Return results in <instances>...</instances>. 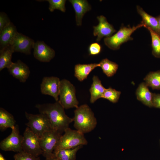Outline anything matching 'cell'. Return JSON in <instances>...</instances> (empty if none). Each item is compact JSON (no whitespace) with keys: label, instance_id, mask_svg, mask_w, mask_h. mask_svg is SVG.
Returning a JSON list of instances; mask_svg holds the SVG:
<instances>
[{"label":"cell","instance_id":"6da1fadb","mask_svg":"<svg viewBox=\"0 0 160 160\" xmlns=\"http://www.w3.org/2000/svg\"><path fill=\"white\" fill-rule=\"evenodd\" d=\"M35 107L40 113L47 116L52 129L62 134L69 128V124L73 121V118L66 114L64 108L58 101L53 103L37 104Z\"/></svg>","mask_w":160,"mask_h":160},{"label":"cell","instance_id":"7a4b0ae2","mask_svg":"<svg viewBox=\"0 0 160 160\" xmlns=\"http://www.w3.org/2000/svg\"><path fill=\"white\" fill-rule=\"evenodd\" d=\"M74 113V126L76 130L84 134L91 132L96 127V119L87 105L79 106L76 108Z\"/></svg>","mask_w":160,"mask_h":160},{"label":"cell","instance_id":"3957f363","mask_svg":"<svg viewBox=\"0 0 160 160\" xmlns=\"http://www.w3.org/2000/svg\"><path fill=\"white\" fill-rule=\"evenodd\" d=\"M64 132L55 147L54 151V154L61 150L73 148L87 144V141L84 134L77 130H73L68 128Z\"/></svg>","mask_w":160,"mask_h":160},{"label":"cell","instance_id":"277c9868","mask_svg":"<svg viewBox=\"0 0 160 160\" xmlns=\"http://www.w3.org/2000/svg\"><path fill=\"white\" fill-rule=\"evenodd\" d=\"M144 27V25L140 23L132 27L121 26L115 34L110 37H105L104 39L105 44L110 49L114 50L119 49L123 43L133 40L131 37L132 34L137 29Z\"/></svg>","mask_w":160,"mask_h":160},{"label":"cell","instance_id":"5b68a950","mask_svg":"<svg viewBox=\"0 0 160 160\" xmlns=\"http://www.w3.org/2000/svg\"><path fill=\"white\" fill-rule=\"evenodd\" d=\"M58 101L64 109L76 108L79 107L75 87L67 79L60 80Z\"/></svg>","mask_w":160,"mask_h":160},{"label":"cell","instance_id":"8992f818","mask_svg":"<svg viewBox=\"0 0 160 160\" xmlns=\"http://www.w3.org/2000/svg\"><path fill=\"white\" fill-rule=\"evenodd\" d=\"M62 134L58 131L52 129L44 132L39 137V145L42 155L46 160L55 157L54 151Z\"/></svg>","mask_w":160,"mask_h":160},{"label":"cell","instance_id":"52a82bcc","mask_svg":"<svg viewBox=\"0 0 160 160\" xmlns=\"http://www.w3.org/2000/svg\"><path fill=\"white\" fill-rule=\"evenodd\" d=\"M28 122L26 124L39 137L45 132L52 129L49 120L44 114H33L25 112Z\"/></svg>","mask_w":160,"mask_h":160},{"label":"cell","instance_id":"ba28073f","mask_svg":"<svg viewBox=\"0 0 160 160\" xmlns=\"http://www.w3.org/2000/svg\"><path fill=\"white\" fill-rule=\"evenodd\" d=\"M22 149L24 151L36 157H39L43 153L39 145V137L28 127L23 134Z\"/></svg>","mask_w":160,"mask_h":160},{"label":"cell","instance_id":"9c48e42d","mask_svg":"<svg viewBox=\"0 0 160 160\" xmlns=\"http://www.w3.org/2000/svg\"><path fill=\"white\" fill-rule=\"evenodd\" d=\"M11 134L0 143V148L4 151L19 152L22 151L23 136L20 134L18 125L16 124L12 129Z\"/></svg>","mask_w":160,"mask_h":160},{"label":"cell","instance_id":"30bf717a","mask_svg":"<svg viewBox=\"0 0 160 160\" xmlns=\"http://www.w3.org/2000/svg\"><path fill=\"white\" fill-rule=\"evenodd\" d=\"M60 80L56 77H44L40 85L42 94L53 97L56 101L59 99Z\"/></svg>","mask_w":160,"mask_h":160},{"label":"cell","instance_id":"8fae6325","mask_svg":"<svg viewBox=\"0 0 160 160\" xmlns=\"http://www.w3.org/2000/svg\"><path fill=\"white\" fill-rule=\"evenodd\" d=\"M35 42L28 37L18 32L10 45L14 52H20L29 55L33 48Z\"/></svg>","mask_w":160,"mask_h":160},{"label":"cell","instance_id":"7c38bea8","mask_svg":"<svg viewBox=\"0 0 160 160\" xmlns=\"http://www.w3.org/2000/svg\"><path fill=\"white\" fill-rule=\"evenodd\" d=\"M33 49L34 57L41 62H49L55 55L54 50L43 41H37L35 42Z\"/></svg>","mask_w":160,"mask_h":160},{"label":"cell","instance_id":"4fadbf2b","mask_svg":"<svg viewBox=\"0 0 160 160\" xmlns=\"http://www.w3.org/2000/svg\"><path fill=\"white\" fill-rule=\"evenodd\" d=\"M97 18L99 21L98 25L93 26V35L97 36L96 41H100L103 37H109L116 31L113 26L107 21L106 18L103 15L98 16Z\"/></svg>","mask_w":160,"mask_h":160},{"label":"cell","instance_id":"5bb4252c","mask_svg":"<svg viewBox=\"0 0 160 160\" xmlns=\"http://www.w3.org/2000/svg\"><path fill=\"white\" fill-rule=\"evenodd\" d=\"M7 69L10 75L23 83L26 81L30 73L28 66L20 60L13 62Z\"/></svg>","mask_w":160,"mask_h":160},{"label":"cell","instance_id":"9a60e30c","mask_svg":"<svg viewBox=\"0 0 160 160\" xmlns=\"http://www.w3.org/2000/svg\"><path fill=\"white\" fill-rule=\"evenodd\" d=\"M17 32L16 26L12 22L0 32V50L11 45Z\"/></svg>","mask_w":160,"mask_h":160},{"label":"cell","instance_id":"2e32d148","mask_svg":"<svg viewBox=\"0 0 160 160\" xmlns=\"http://www.w3.org/2000/svg\"><path fill=\"white\" fill-rule=\"evenodd\" d=\"M76 13V19L78 26L81 25L82 19L84 15L91 9V7L85 0H70Z\"/></svg>","mask_w":160,"mask_h":160},{"label":"cell","instance_id":"e0dca14e","mask_svg":"<svg viewBox=\"0 0 160 160\" xmlns=\"http://www.w3.org/2000/svg\"><path fill=\"white\" fill-rule=\"evenodd\" d=\"M138 13L142 18L141 23L147 28H149L160 35V31L158 22L156 17L148 14L140 6L137 7Z\"/></svg>","mask_w":160,"mask_h":160},{"label":"cell","instance_id":"ac0fdd59","mask_svg":"<svg viewBox=\"0 0 160 160\" xmlns=\"http://www.w3.org/2000/svg\"><path fill=\"white\" fill-rule=\"evenodd\" d=\"M137 99L143 104L150 107H153V93L149 90L145 83H141L137 88L136 92Z\"/></svg>","mask_w":160,"mask_h":160},{"label":"cell","instance_id":"d6986e66","mask_svg":"<svg viewBox=\"0 0 160 160\" xmlns=\"http://www.w3.org/2000/svg\"><path fill=\"white\" fill-rule=\"evenodd\" d=\"M93 82L89 91L91 97L90 102L94 103L97 99L102 98L105 89L102 85L101 81L96 76L92 78Z\"/></svg>","mask_w":160,"mask_h":160},{"label":"cell","instance_id":"ffe728a7","mask_svg":"<svg viewBox=\"0 0 160 160\" xmlns=\"http://www.w3.org/2000/svg\"><path fill=\"white\" fill-rule=\"evenodd\" d=\"M99 67L98 63L78 64L75 66L74 76L80 81L86 79L90 73L95 68Z\"/></svg>","mask_w":160,"mask_h":160},{"label":"cell","instance_id":"44dd1931","mask_svg":"<svg viewBox=\"0 0 160 160\" xmlns=\"http://www.w3.org/2000/svg\"><path fill=\"white\" fill-rule=\"evenodd\" d=\"M13 116L4 109L0 108V129L3 131L7 128H13L16 125Z\"/></svg>","mask_w":160,"mask_h":160},{"label":"cell","instance_id":"7402d4cb","mask_svg":"<svg viewBox=\"0 0 160 160\" xmlns=\"http://www.w3.org/2000/svg\"><path fill=\"white\" fill-rule=\"evenodd\" d=\"M14 52L10 46L0 50V71L7 68H8L12 65V55Z\"/></svg>","mask_w":160,"mask_h":160},{"label":"cell","instance_id":"603a6c76","mask_svg":"<svg viewBox=\"0 0 160 160\" xmlns=\"http://www.w3.org/2000/svg\"><path fill=\"white\" fill-rule=\"evenodd\" d=\"M99 67L108 77L113 76L116 73L119 65L116 63L111 61L107 58L103 59L99 63Z\"/></svg>","mask_w":160,"mask_h":160},{"label":"cell","instance_id":"cb8c5ba5","mask_svg":"<svg viewBox=\"0 0 160 160\" xmlns=\"http://www.w3.org/2000/svg\"><path fill=\"white\" fill-rule=\"evenodd\" d=\"M82 146L61 150L55 154V157L58 160H75L76 153Z\"/></svg>","mask_w":160,"mask_h":160},{"label":"cell","instance_id":"d4e9b609","mask_svg":"<svg viewBox=\"0 0 160 160\" xmlns=\"http://www.w3.org/2000/svg\"><path fill=\"white\" fill-rule=\"evenodd\" d=\"M144 80L147 85L153 89H160V70L150 72Z\"/></svg>","mask_w":160,"mask_h":160},{"label":"cell","instance_id":"484cf974","mask_svg":"<svg viewBox=\"0 0 160 160\" xmlns=\"http://www.w3.org/2000/svg\"><path fill=\"white\" fill-rule=\"evenodd\" d=\"M147 28L151 37L152 54L156 57L160 58V35L151 28Z\"/></svg>","mask_w":160,"mask_h":160},{"label":"cell","instance_id":"4316f807","mask_svg":"<svg viewBox=\"0 0 160 160\" xmlns=\"http://www.w3.org/2000/svg\"><path fill=\"white\" fill-rule=\"evenodd\" d=\"M121 92L110 87L106 89L102 98L107 99L111 102L115 103L118 102Z\"/></svg>","mask_w":160,"mask_h":160},{"label":"cell","instance_id":"83f0119b","mask_svg":"<svg viewBox=\"0 0 160 160\" xmlns=\"http://www.w3.org/2000/svg\"><path fill=\"white\" fill-rule=\"evenodd\" d=\"M49 4V9L52 12L55 9H58L63 12H65V0H47Z\"/></svg>","mask_w":160,"mask_h":160},{"label":"cell","instance_id":"f1b7e54d","mask_svg":"<svg viewBox=\"0 0 160 160\" xmlns=\"http://www.w3.org/2000/svg\"><path fill=\"white\" fill-rule=\"evenodd\" d=\"M13 157L15 160H41L39 156L36 157L23 151L17 152Z\"/></svg>","mask_w":160,"mask_h":160},{"label":"cell","instance_id":"f546056e","mask_svg":"<svg viewBox=\"0 0 160 160\" xmlns=\"http://www.w3.org/2000/svg\"><path fill=\"white\" fill-rule=\"evenodd\" d=\"M11 22L7 14L4 12H0V32Z\"/></svg>","mask_w":160,"mask_h":160},{"label":"cell","instance_id":"4dcf8cb0","mask_svg":"<svg viewBox=\"0 0 160 160\" xmlns=\"http://www.w3.org/2000/svg\"><path fill=\"white\" fill-rule=\"evenodd\" d=\"M101 46L97 42L91 44L89 46L88 51L89 55H95L99 54L101 50Z\"/></svg>","mask_w":160,"mask_h":160},{"label":"cell","instance_id":"1f68e13d","mask_svg":"<svg viewBox=\"0 0 160 160\" xmlns=\"http://www.w3.org/2000/svg\"><path fill=\"white\" fill-rule=\"evenodd\" d=\"M153 107L160 109V94L153 93Z\"/></svg>","mask_w":160,"mask_h":160},{"label":"cell","instance_id":"d6a6232c","mask_svg":"<svg viewBox=\"0 0 160 160\" xmlns=\"http://www.w3.org/2000/svg\"><path fill=\"white\" fill-rule=\"evenodd\" d=\"M159 26L160 31V15L156 17Z\"/></svg>","mask_w":160,"mask_h":160},{"label":"cell","instance_id":"836d02e7","mask_svg":"<svg viewBox=\"0 0 160 160\" xmlns=\"http://www.w3.org/2000/svg\"><path fill=\"white\" fill-rule=\"evenodd\" d=\"M0 160H7L1 153H0Z\"/></svg>","mask_w":160,"mask_h":160},{"label":"cell","instance_id":"e575fe53","mask_svg":"<svg viewBox=\"0 0 160 160\" xmlns=\"http://www.w3.org/2000/svg\"><path fill=\"white\" fill-rule=\"evenodd\" d=\"M48 160H58L55 157V158H53L50 159Z\"/></svg>","mask_w":160,"mask_h":160},{"label":"cell","instance_id":"d590c367","mask_svg":"<svg viewBox=\"0 0 160 160\" xmlns=\"http://www.w3.org/2000/svg\"></svg>","mask_w":160,"mask_h":160}]
</instances>
